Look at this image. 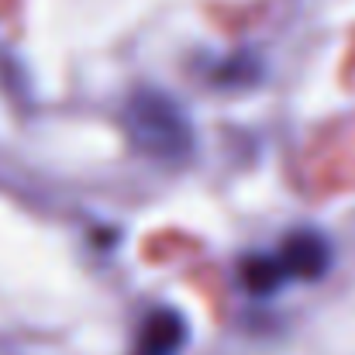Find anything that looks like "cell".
Returning a JSON list of instances; mask_svg holds the SVG:
<instances>
[{
    "instance_id": "1",
    "label": "cell",
    "mask_w": 355,
    "mask_h": 355,
    "mask_svg": "<svg viewBox=\"0 0 355 355\" xmlns=\"http://www.w3.org/2000/svg\"><path fill=\"white\" fill-rule=\"evenodd\" d=\"M124 128L138 152L162 162H180L193 148L190 121L162 90H135L124 104Z\"/></svg>"
},
{
    "instance_id": "2",
    "label": "cell",
    "mask_w": 355,
    "mask_h": 355,
    "mask_svg": "<svg viewBox=\"0 0 355 355\" xmlns=\"http://www.w3.org/2000/svg\"><path fill=\"white\" fill-rule=\"evenodd\" d=\"M331 262L328 238L318 232H293L276 252L248 255L241 262V283L248 293H276L293 279H318Z\"/></svg>"
},
{
    "instance_id": "3",
    "label": "cell",
    "mask_w": 355,
    "mask_h": 355,
    "mask_svg": "<svg viewBox=\"0 0 355 355\" xmlns=\"http://www.w3.org/2000/svg\"><path fill=\"white\" fill-rule=\"evenodd\" d=\"M187 342V321L173 307H155L138 331L135 355H176Z\"/></svg>"
}]
</instances>
